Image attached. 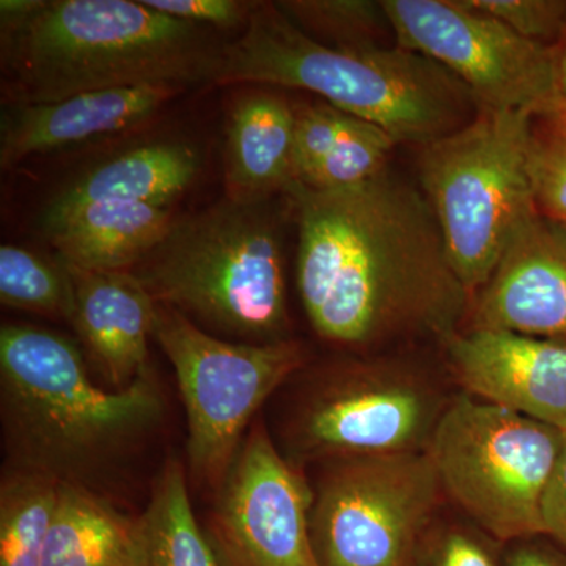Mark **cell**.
I'll use <instances>...</instances> for the list:
<instances>
[{
	"label": "cell",
	"mask_w": 566,
	"mask_h": 566,
	"mask_svg": "<svg viewBox=\"0 0 566 566\" xmlns=\"http://www.w3.org/2000/svg\"><path fill=\"white\" fill-rule=\"evenodd\" d=\"M297 289L315 333L368 348L460 333L472 294L455 273L427 197L389 170L353 188L293 182Z\"/></svg>",
	"instance_id": "6da1fadb"
},
{
	"label": "cell",
	"mask_w": 566,
	"mask_h": 566,
	"mask_svg": "<svg viewBox=\"0 0 566 566\" xmlns=\"http://www.w3.org/2000/svg\"><path fill=\"white\" fill-rule=\"evenodd\" d=\"M211 31L142 0H2L3 99L10 106L137 85H211L223 51Z\"/></svg>",
	"instance_id": "7a4b0ae2"
},
{
	"label": "cell",
	"mask_w": 566,
	"mask_h": 566,
	"mask_svg": "<svg viewBox=\"0 0 566 566\" xmlns=\"http://www.w3.org/2000/svg\"><path fill=\"white\" fill-rule=\"evenodd\" d=\"M300 88L397 144L419 147L463 128L480 106L450 71L398 46L337 50L297 29L274 3L259 2L244 32L226 44L211 85Z\"/></svg>",
	"instance_id": "3957f363"
},
{
	"label": "cell",
	"mask_w": 566,
	"mask_h": 566,
	"mask_svg": "<svg viewBox=\"0 0 566 566\" xmlns=\"http://www.w3.org/2000/svg\"><path fill=\"white\" fill-rule=\"evenodd\" d=\"M0 395L7 442L18 469L80 483L163 415L150 374L125 389L92 381L81 353L62 335L29 324L0 329Z\"/></svg>",
	"instance_id": "277c9868"
},
{
	"label": "cell",
	"mask_w": 566,
	"mask_h": 566,
	"mask_svg": "<svg viewBox=\"0 0 566 566\" xmlns=\"http://www.w3.org/2000/svg\"><path fill=\"white\" fill-rule=\"evenodd\" d=\"M158 304L241 344L290 340L281 223L271 200L226 199L175 219L129 270Z\"/></svg>",
	"instance_id": "5b68a950"
},
{
	"label": "cell",
	"mask_w": 566,
	"mask_h": 566,
	"mask_svg": "<svg viewBox=\"0 0 566 566\" xmlns=\"http://www.w3.org/2000/svg\"><path fill=\"white\" fill-rule=\"evenodd\" d=\"M527 112L480 109L474 120L420 147V188L465 290L479 292L506 245L538 214Z\"/></svg>",
	"instance_id": "8992f818"
},
{
	"label": "cell",
	"mask_w": 566,
	"mask_h": 566,
	"mask_svg": "<svg viewBox=\"0 0 566 566\" xmlns=\"http://www.w3.org/2000/svg\"><path fill=\"white\" fill-rule=\"evenodd\" d=\"M564 436L463 392L447 401L427 453L446 497L490 538L515 543L545 536L543 497Z\"/></svg>",
	"instance_id": "52a82bcc"
},
{
	"label": "cell",
	"mask_w": 566,
	"mask_h": 566,
	"mask_svg": "<svg viewBox=\"0 0 566 566\" xmlns=\"http://www.w3.org/2000/svg\"><path fill=\"white\" fill-rule=\"evenodd\" d=\"M153 338L177 375L188 415L192 474L219 488L245 428L271 394L305 363L297 342L252 345L216 337L169 305L156 303Z\"/></svg>",
	"instance_id": "ba28073f"
},
{
	"label": "cell",
	"mask_w": 566,
	"mask_h": 566,
	"mask_svg": "<svg viewBox=\"0 0 566 566\" xmlns=\"http://www.w3.org/2000/svg\"><path fill=\"white\" fill-rule=\"evenodd\" d=\"M314 493L318 566H416L446 497L427 452L333 460Z\"/></svg>",
	"instance_id": "9c48e42d"
},
{
	"label": "cell",
	"mask_w": 566,
	"mask_h": 566,
	"mask_svg": "<svg viewBox=\"0 0 566 566\" xmlns=\"http://www.w3.org/2000/svg\"><path fill=\"white\" fill-rule=\"evenodd\" d=\"M446 405L412 365L348 360L324 371L305 394L290 441L304 460L427 452Z\"/></svg>",
	"instance_id": "30bf717a"
},
{
	"label": "cell",
	"mask_w": 566,
	"mask_h": 566,
	"mask_svg": "<svg viewBox=\"0 0 566 566\" xmlns=\"http://www.w3.org/2000/svg\"><path fill=\"white\" fill-rule=\"evenodd\" d=\"M398 46L458 77L480 109L545 117L562 102L558 51L517 35L469 0H382Z\"/></svg>",
	"instance_id": "8fae6325"
},
{
	"label": "cell",
	"mask_w": 566,
	"mask_h": 566,
	"mask_svg": "<svg viewBox=\"0 0 566 566\" xmlns=\"http://www.w3.org/2000/svg\"><path fill=\"white\" fill-rule=\"evenodd\" d=\"M314 490L253 423L226 479L207 528L222 566H318L311 539Z\"/></svg>",
	"instance_id": "7c38bea8"
},
{
	"label": "cell",
	"mask_w": 566,
	"mask_h": 566,
	"mask_svg": "<svg viewBox=\"0 0 566 566\" xmlns=\"http://www.w3.org/2000/svg\"><path fill=\"white\" fill-rule=\"evenodd\" d=\"M464 392L566 433V345L469 329L442 342Z\"/></svg>",
	"instance_id": "4fadbf2b"
},
{
	"label": "cell",
	"mask_w": 566,
	"mask_h": 566,
	"mask_svg": "<svg viewBox=\"0 0 566 566\" xmlns=\"http://www.w3.org/2000/svg\"><path fill=\"white\" fill-rule=\"evenodd\" d=\"M471 329L505 331L566 345V227L524 223L471 304Z\"/></svg>",
	"instance_id": "5bb4252c"
},
{
	"label": "cell",
	"mask_w": 566,
	"mask_h": 566,
	"mask_svg": "<svg viewBox=\"0 0 566 566\" xmlns=\"http://www.w3.org/2000/svg\"><path fill=\"white\" fill-rule=\"evenodd\" d=\"M185 91L178 85H137L80 93L52 103L3 104L0 166L10 169L39 153L134 128Z\"/></svg>",
	"instance_id": "9a60e30c"
},
{
	"label": "cell",
	"mask_w": 566,
	"mask_h": 566,
	"mask_svg": "<svg viewBox=\"0 0 566 566\" xmlns=\"http://www.w3.org/2000/svg\"><path fill=\"white\" fill-rule=\"evenodd\" d=\"M69 322L115 390L148 371L156 301L129 271H88L63 262Z\"/></svg>",
	"instance_id": "2e32d148"
},
{
	"label": "cell",
	"mask_w": 566,
	"mask_h": 566,
	"mask_svg": "<svg viewBox=\"0 0 566 566\" xmlns=\"http://www.w3.org/2000/svg\"><path fill=\"white\" fill-rule=\"evenodd\" d=\"M200 156L182 142H151L96 164L57 192L41 214L43 232L93 203L170 205L196 180Z\"/></svg>",
	"instance_id": "e0dca14e"
},
{
	"label": "cell",
	"mask_w": 566,
	"mask_h": 566,
	"mask_svg": "<svg viewBox=\"0 0 566 566\" xmlns=\"http://www.w3.org/2000/svg\"><path fill=\"white\" fill-rule=\"evenodd\" d=\"M296 109L271 91L243 93L227 118L226 189L240 203L271 200L293 185Z\"/></svg>",
	"instance_id": "ac0fdd59"
},
{
	"label": "cell",
	"mask_w": 566,
	"mask_h": 566,
	"mask_svg": "<svg viewBox=\"0 0 566 566\" xmlns=\"http://www.w3.org/2000/svg\"><path fill=\"white\" fill-rule=\"evenodd\" d=\"M175 222L170 205L93 203L71 212L44 234L63 262L88 271H129Z\"/></svg>",
	"instance_id": "d6986e66"
},
{
	"label": "cell",
	"mask_w": 566,
	"mask_h": 566,
	"mask_svg": "<svg viewBox=\"0 0 566 566\" xmlns=\"http://www.w3.org/2000/svg\"><path fill=\"white\" fill-rule=\"evenodd\" d=\"M41 566H148L139 517L81 483L61 482Z\"/></svg>",
	"instance_id": "ffe728a7"
},
{
	"label": "cell",
	"mask_w": 566,
	"mask_h": 566,
	"mask_svg": "<svg viewBox=\"0 0 566 566\" xmlns=\"http://www.w3.org/2000/svg\"><path fill=\"white\" fill-rule=\"evenodd\" d=\"M139 521L148 566H222L193 515L185 469L178 461L164 464Z\"/></svg>",
	"instance_id": "44dd1931"
},
{
	"label": "cell",
	"mask_w": 566,
	"mask_h": 566,
	"mask_svg": "<svg viewBox=\"0 0 566 566\" xmlns=\"http://www.w3.org/2000/svg\"><path fill=\"white\" fill-rule=\"evenodd\" d=\"M61 482L36 472H10L0 488V566H41Z\"/></svg>",
	"instance_id": "7402d4cb"
},
{
	"label": "cell",
	"mask_w": 566,
	"mask_h": 566,
	"mask_svg": "<svg viewBox=\"0 0 566 566\" xmlns=\"http://www.w3.org/2000/svg\"><path fill=\"white\" fill-rule=\"evenodd\" d=\"M275 6L305 35L337 50L386 46V35L395 39L382 0H285Z\"/></svg>",
	"instance_id": "603a6c76"
},
{
	"label": "cell",
	"mask_w": 566,
	"mask_h": 566,
	"mask_svg": "<svg viewBox=\"0 0 566 566\" xmlns=\"http://www.w3.org/2000/svg\"><path fill=\"white\" fill-rule=\"evenodd\" d=\"M0 301L7 307L46 316L70 314V283L65 268L18 245L0 248Z\"/></svg>",
	"instance_id": "cb8c5ba5"
},
{
	"label": "cell",
	"mask_w": 566,
	"mask_h": 566,
	"mask_svg": "<svg viewBox=\"0 0 566 566\" xmlns=\"http://www.w3.org/2000/svg\"><path fill=\"white\" fill-rule=\"evenodd\" d=\"M395 145L397 142L385 129L352 117L333 151L297 182L319 191L363 185L385 172L387 158Z\"/></svg>",
	"instance_id": "d4e9b609"
},
{
	"label": "cell",
	"mask_w": 566,
	"mask_h": 566,
	"mask_svg": "<svg viewBox=\"0 0 566 566\" xmlns=\"http://www.w3.org/2000/svg\"><path fill=\"white\" fill-rule=\"evenodd\" d=\"M296 109L294 126L293 182L304 180L333 151L353 115L327 103L307 104Z\"/></svg>",
	"instance_id": "484cf974"
},
{
	"label": "cell",
	"mask_w": 566,
	"mask_h": 566,
	"mask_svg": "<svg viewBox=\"0 0 566 566\" xmlns=\"http://www.w3.org/2000/svg\"><path fill=\"white\" fill-rule=\"evenodd\" d=\"M536 208L566 227V134L547 128L536 134L531 153Z\"/></svg>",
	"instance_id": "4316f807"
},
{
	"label": "cell",
	"mask_w": 566,
	"mask_h": 566,
	"mask_svg": "<svg viewBox=\"0 0 566 566\" xmlns=\"http://www.w3.org/2000/svg\"><path fill=\"white\" fill-rule=\"evenodd\" d=\"M517 35L551 46L566 33L565 0H469Z\"/></svg>",
	"instance_id": "83f0119b"
},
{
	"label": "cell",
	"mask_w": 566,
	"mask_h": 566,
	"mask_svg": "<svg viewBox=\"0 0 566 566\" xmlns=\"http://www.w3.org/2000/svg\"><path fill=\"white\" fill-rule=\"evenodd\" d=\"M491 539L480 528L434 524L420 547L416 566H504Z\"/></svg>",
	"instance_id": "f1b7e54d"
},
{
	"label": "cell",
	"mask_w": 566,
	"mask_h": 566,
	"mask_svg": "<svg viewBox=\"0 0 566 566\" xmlns=\"http://www.w3.org/2000/svg\"><path fill=\"white\" fill-rule=\"evenodd\" d=\"M144 6L210 29L245 28L252 11L259 2H240V0H142Z\"/></svg>",
	"instance_id": "f546056e"
},
{
	"label": "cell",
	"mask_w": 566,
	"mask_h": 566,
	"mask_svg": "<svg viewBox=\"0 0 566 566\" xmlns=\"http://www.w3.org/2000/svg\"><path fill=\"white\" fill-rule=\"evenodd\" d=\"M542 516L546 538L566 551V433L556 469L543 497Z\"/></svg>",
	"instance_id": "4dcf8cb0"
},
{
	"label": "cell",
	"mask_w": 566,
	"mask_h": 566,
	"mask_svg": "<svg viewBox=\"0 0 566 566\" xmlns=\"http://www.w3.org/2000/svg\"><path fill=\"white\" fill-rule=\"evenodd\" d=\"M542 538L536 536L513 543L502 560L504 566H566V551Z\"/></svg>",
	"instance_id": "1f68e13d"
},
{
	"label": "cell",
	"mask_w": 566,
	"mask_h": 566,
	"mask_svg": "<svg viewBox=\"0 0 566 566\" xmlns=\"http://www.w3.org/2000/svg\"><path fill=\"white\" fill-rule=\"evenodd\" d=\"M542 118L547 123V128L566 134V99H562L549 114Z\"/></svg>",
	"instance_id": "d6a6232c"
},
{
	"label": "cell",
	"mask_w": 566,
	"mask_h": 566,
	"mask_svg": "<svg viewBox=\"0 0 566 566\" xmlns=\"http://www.w3.org/2000/svg\"><path fill=\"white\" fill-rule=\"evenodd\" d=\"M558 82H560L562 99H566V44L558 51Z\"/></svg>",
	"instance_id": "836d02e7"
}]
</instances>
